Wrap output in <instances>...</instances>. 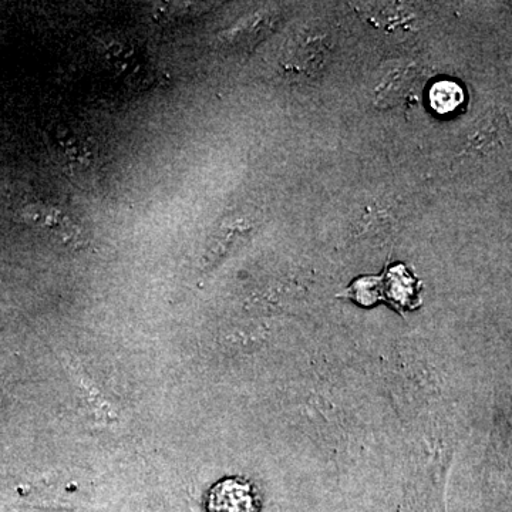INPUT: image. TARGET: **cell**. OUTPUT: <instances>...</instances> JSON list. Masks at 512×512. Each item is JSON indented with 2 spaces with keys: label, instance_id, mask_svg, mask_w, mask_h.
Here are the masks:
<instances>
[{
  "label": "cell",
  "instance_id": "obj_3",
  "mask_svg": "<svg viewBox=\"0 0 512 512\" xmlns=\"http://www.w3.org/2000/svg\"><path fill=\"white\" fill-rule=\"evenodd\" d=\"M416 70L406 64H394L380 76L376 86V99L382 104H394L409 92L416 79Z\"/></svg>",
  "mask_w": 512,
  "mask_h": 512
},
{
  "label": "cell",
  "instance_id": "obj_2",
  "mask_svg": "<svg viewBox=\"0 0 512 512\" xmlns=\"http://www.w3.org/2000/svg\"><path fill=\"white\" fill-rule=\"evenodd\" d=\"M258 507L255 488L238 478L215 485L208 497L210 512H256Z\"/></svg>",
  "mask_w": 512,
  "mask_h": 512
},
{
  "label": "cell",
  "instance_id": "obj_4",
  "mask_svg": "<svg viewBox=\"0 0 512 512\" xmlns=\"http://www.w3.org/2000/svg\"><path fill=\"white\" fill-rule=\"evenodd\" d=\"M464 92L457 83L443 80L430 90V104L439 114H448L463 104Z\"/></svg>",
  "mask_w": 512,
  "mask_h": 512
},
{
  "label": "cell",
  "instance_id": "obj_1",
  "mask_svg": "<svg viewBox=\"0 0 512 512\" xmlns=\"http://www.w3.org/2000/svg\"><path fill=\"white\" fill-rule=\"evenodd\" d=\"M28 224L46 234L50 241L70 251L83 249L87 245L83 229L66 212L52 205L33 204L25 210Z\"/></svg>",
  "mask_w": 512,
  "mask_h": 512
}]
</instances>
